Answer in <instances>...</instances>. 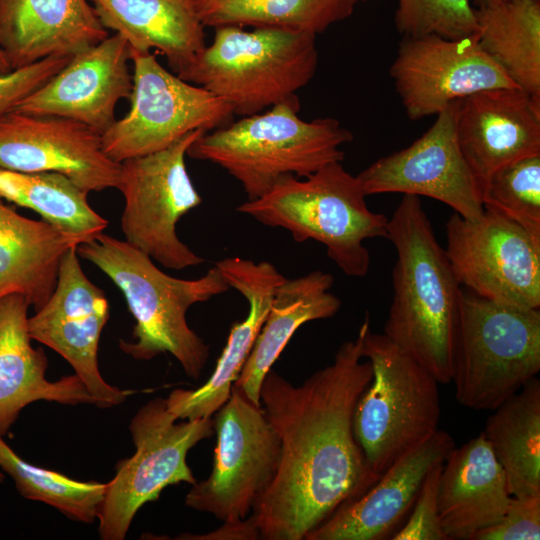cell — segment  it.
<instances>
[{"label":"cell","mask_w":540,"mask_h":540,"mask_svg":"<svg viewBox=\"0 0 540 540\" xmlns=\"http://www.w3.org/2000/svg\"><path fill=\"white\" fill-rule=\"evenodd\" d=\"M366 312L354 340L333 362L294 386L270 369L260 402L281 441L276 475L248 516L259 539L304 540L341 505L378 479L353 431L355 407L372 379L362 361Z\"/></svg>","instance_id":"obj_1"},{"label":"cell","mask_w":540,"mask_h":540,"mask_svg":"<svg viewBox=\"0 0 540 540\" xmlns=\"http://www.w3.org/2000/svg\"><path fill=\"white\" fill-rule=\"evenodd\" d=\"M387 231L397 258L383 334L440 384H449L462 286L418 196L402 197Z\"/></svg>","instance_id":"obj_2"},{"label":"cell","mask_w":540,"mask_h":540,"mask_svg":"<svg viewBox=\"0 0 540 540\" xmlns=\"http://www.w3.org/2000/svg\"><path fill=\"white\" fill-rule=\"evenodd\" d=\"M77 254L97 266L121 290L136 324L133 341L121 350L136 360L170 353L186 375L197 380L209 358V346L188 325L186 313L197 303L230 287L214 265L197 279L172 277L126 241L101 233L79 244Z\"/></svg>","instance_id":"obj_3"},{"label":"cell","mask_w":540,"mask_h":540,"mask_svg":"<svg viewBox=\"0 0 540 540\" xmlns=\"http://www.w3.org/2000/svg\"><path fill=\"white\" fill-rule=\"evenodd\" d=\"M299 110V99H293L241 117L204 132L187 155L225 169L248 200L263 196L286 176L303 178L342 162L341 146L352 141L351 131L331 117L305 121Z\"/></svg>","instance_id":"obj_4"},{"label":"cell","mask_w":540,"mask_h":540,"mask_svg":"<svg viewBox=\"0 0 540 540\" xmlns=\"http://www.w3.org/2000/svg\"><path fill=\"white\" fill-rule=\"evenodd\" d=\"M357 176L341 162L313 174L286 176L263 196L247 200L237 211L269 227L290 232L296 242L315 240L348 276L362 278L370 269L364 241L387 238L388 218L372 212Z\"/></svg>","instance_id":"obj_5"},{"label":"cell","mask_w":540,"mask_h":540,"mask_svg":"<svg viewBox=\"0 0 540 540\" xmlns=\"http://www.w3.org/2000/svg\"><path fill=\"white\" fill-rule=\"evenodd\" d=\"M316 35L273 28H215L212 42L178 76L227 102L240 117L298 99L314 77Z\"/></svg>","instance_id":"obj_6"},{"label":"cell","mask_w":540,"mask_h":540,"mask_svg":"<svg viewBox=\"0 0 540 540\" xmlns=\"http://www.w3.org/2000/svg\"><path fill=\"white\" fill-rule=\"evenodd\" d=\"M540 371V308L500 304L462 287L452 380L459 404L495 410Z\"/></svg>","instance_id":"obj_7"},{"label":"cell","mask_w":540,"mask_h":540,"mask_svg":"<svg viewBox=\"0 0 540 540\" xmlns=\"http://www.w3.org/2000/svg\"><path fill=\"white\" fill-rule=\"evenodd\" d=\"M362 354L372 366V379L357 401L353 431L370 469L380 477L439 429V382L385 334L372 332L370 319Z\"/></svg>","instance_id":"obj_8"},{"label":"cell","mask_w":540,"mask_h":540,"mask_svg":"<svg viewBox=\"0 0 540 540\" xmlns=\"http://www.w3.org/2000/svg\"><path fill=\"white\" fill-rule=\"evenodd\" d=\"M177 421L160 397L147 402L132 418L129 429L136 450L117 463L116 474L107 483L98 513L101 539L123 540L138 510L157 500L167 486L196 483L186 456L198 442L212 436L213 419Z\"/></svg>","instance_id":"obj_9"},{"label":"cell","mask_w":540,"mask_h":540,"mask_svg":"<svg viewBox=\"0 0 540 540\" xmlns=\"http://www.w3.org/2000/svg\"><path fill=\"white\" fill-rule=\"evenodd\" d=\"M217 441L209 477L191 485L186 506L223 523L247 518L271 485L280 461L281 441L262 405L235 385L215 412Z\"/></svg>","instance_id":"obj_10"},{"label":"cell","mask_w":540,"mask_h":540,"mask_svg":"<svg viewBox=\"0 0 540 540\" xmlns=\"http://www.w3.org/2000/svg\"><path fill=\"white\" fill-rule=\"evenodd\" d=\"M204 132L191 131L164 149L120 162L117 189L125 200L121 216L125 241L169 269L204 262L176 233L177 222L202 202L185 156Z\"/></svg>","instance_id":"obj_11"},{"label":"cell","mask_w":540,"mask_h":540,"mask_svg":"<svg viewBox=\"0 0 540 540\" xmlns=\"http://www.w3.org/2000/svg\"><path fill=\"white\" fill-rule=\"evenodd\" d=\"M130 109L101 135L112 160L164 149L194 130L205 132L232 122L231 106L205 88L165 69L150 52L131 51Z\"/></svg>","instance_id":"obj_12"},{"label":"cell","mask_w":540,"mask_h":540,"mask_svg":"<svg viewBox=\"0 0 540 540\" xmlns=\"http://www.w3.org/2000/svg\"><path fill=\"white\" fill-rule=\"evenodd\" d=\"M446 256L459 284L491 301L540 308V242L484 208L475 219L453 213L445 225Z\"/></svg>","instance_id":"obj_13"},{"label":"cell","mask_w":540,"mask_h":540,"mask_svg":"<svg viewBox=\"0 0 540 540\" xmlns=\"http://www.w3.org/2000/svg\"><path fill=\"white\" fill-rule=\"evenodd\" d=\"M456 101L408 147L373 162L357 176L366 196L382 193L425 196L467 219L483 210L481 187L458 143Z\"/></svg>","instance_id":"obj_14"},{"label":"cell","mask_w":540,"mask_h":540,"mask_svg":"<svg viewBox=\"0 0 540 540\" xmlns=\"http://www.w3.org/2000/svg\"><path fill=\"white\" fill-rule=\"evenodd\" d=\"M390 76L411 120L437 115L483 90L518 88L481 48L476 35L456 40L403 37Z\"/></svg>","instance_id":"obj_15"},{"label":"cell","mask_w":540,"mask_h":540,"mask_svg":"<svg viewBox=\"0 0 540 540\" xmlns=\"http://www.w3.org/2000/svg\"><path fill=\"white\" fill-rule=\"evenodd\" d=\"M76 249L64 255L48 301L28 317V332L32 340L53 349L73 367L96 406L110 408L125 401L130 391L108 384L99 371L97 353L109 303L84 274Z\"/></svg>","instance_id":"obj_16"},{"label":"cell","mask_w":540,"mask_h":540,"mask_svg":"<svg viewBox=\"0 0 540 540\" xmlns=\"http://www.w3.org/2000/svg\"><path fill=\"white\" fill-rule=\"evenodd\" d=\"M0 168L58 172L89 193L117 188L121 164L104 152L101 135L81 122L10 111L0 118Z\"/></svg>","instance_id":"obj_17"},{"label":"cell","mask_w":540,"mask_h":540,"mask_svg":"<svg viewBox=\"0 0 540 540\" xmlns=\"http://www.w3.org/2000/svg\"><path fill=\"white\" fill-rule=\"evenodd\" d=\"M129 60L127 41L117 33L108 36L72 56L56 75L12 111L69 118L103 135L116 121L118 101L131 96Z\"/></svg>","instance_id":"obj_18"},{"label":"cell","mask_w":540,"mask_h":540,"mask_svg":"<svg viewBox=\"0 0 540 540\" xmlns=\"http://www.w3.org/2000/svg\"><path fill=\"white\" fill-rule=\"evenodd\" d=\"M455 125L481 190L501 167L540 154V97L519 88L483 90L456 101Z\"/></svg>","instance_id":"obj_19"},{"label":"cell","mask_w":540,"mask_h":540,"mask_svg":"<svg viewBox=\"0 0 540 540\" xmlns=\"http://www.w3.org/2000/svg\"><path fill=\"white\" fill-rule=\"evenodd\" d=\"M229 287L249 304L247 317L232 325L226 345L209 379L197 389H175L165 399L177 420L213 417L228 400L268 315L278 287L286 279L270 262L225 258L215 263Z\"/></svg>","instance_id":"obj_20"},{"label":"cell","mask_w":540,"mask_h":540,"mask_svg":"<svg viewBox=\"0 0 540 540\" xmlns=\"http://www.w3.org/2000/svg\"><path fill=\"white\" fill-rule=\"evenodd\" d=\"M455 448L451 435L438 429L390 465L361 496L341 505L305 540H381L413 506L429 470Z\"/></svg>","instance_id":"obj_21"},{"label":"cell","mask_w":540,"mask_h":540,"mask_svg":"<svg viewBox=\"0 0 540 540\" xmlns=\"http://www.w3.org/2000/svg\"><path fill=\"white\" fill-rule=\"evenodd\" d=\"M108 36L86 0H0V49L11 70L74 56Z\"/></svg>","instance_id":"obj_22"},{"label":"cell","mask_w":540,"mask_h":540,"mask_svg":"<svg viewBox=\"0 0 540 540\" xmlns=\"http://www.w3.org/2000/svg\"><path fill=\"white\" fill-rule=\"evenodd\" d=\"M29 304L19 294L0 299V435L7 434L28 404L55 401L93 404L96 400L75 374L57 381L46 378L47 358L34 349L28 332Z\"/></svg>","instance_id":"obj_23"},{"label":"cell","mask_w":540,"mask_h":540,"mask_svg":"<svg viewBox=\"0 0 540 540\" xmlns=\"http://www.w3.org/2000/svg\"><path fill=\"white\" fill-rule=\"evenodd\" d=\"M511 497L505 472L483 432L455 447L443 463L438 490L448 540H472L497 523Z\"/></svg>","instance_id":"obj_24"},{"label":"cell","mask_w":540,"mask_h":540,"mask_svg":"<svg viewBox=\"0 0 540 540\" xmlns=\"http://www.w3.org/2000/svg\"><path fill=\"white\" fill-rule=\"evenodd\" d=\"M101 24L122 36L131 51L155 49L179 75L205 48L194 0H91Z\"/></svg>","instance_id":"obj_25"},{"label":"cell","mask_w":540,"mask_h":540,"mask_svg":"<svg viewBox=\"0 0 540 540\" xmlns=\"http://www.w3.org/2000/svg\"><path fill=\"white\" fill-rule=\"evenodd\" d=\"M334 278L321 270L285 279L278 287L268 315L233 385L261 405L260 388L267 372L303 324L333 317L341 300L330 289Z\"/></svg>","instance_id":"obj_26"},{"label":"cell","mask_w":540,"mask_h":540,"mask_svg":"<svg viewBox=\"0 0 540 540\" xmlns=\"http://www.w3.org/2000/svg\"><path fill=\"white\" fill-rule=\"evenodd\" d=\"M77 246L44 220L23 217L0 201V299L19 294L39 310L56 287L64 255Z\"/></svg>","instance_id":"obj_27"},{"label":"cell","mask_w":540,"mask_h":540,"mask_svg":"<svg viewBox=\"0 0 540 540\" xmlns=\"http://www.w3.org/2000/svg\"><path fill=\"white\" fill-rule=\"evenodd\" d=\"M488 417L483 434L512 496L540 495V381L529 380Z\"/></svg>","instance_id":"obj_28"},{"label":"cell","mask_w":540,"mask_h":540,"mask_svg":"<svg viewBox=\"0 0 540 540\" xmlns=\"http://www.w3.org/2000/svg\"><path fill=\"white\" fill-rule=\"evenodd\" d=\"M481 48L521 90L540 97V0L475 8Z\"/></svg>","instance_id":"obj_29"},{"label":"cell","mask_w":540,"mask_h":540,"mask_svg":"<svg viewBox=\"0 0 540 540\" xmlns=\"http://www.w3.org/2000/svg\"><path fill=\"white\" fill-rule=\"evenodd\" d=\"M88 192L58 172H18L0 168V198L38 213L78 245L99 236L108 221L87 201Z\"/></svg>","instance_id":"obj_30"},{"label":"cell","mask_w":540,"mask_h":540,"mask_svg":"<svg viewBox=\"0 0 540 540\" xmlns=\"http://www.w3.org/2000/svg\"><path fill=\"white\" fill-rule=\"evenodd\" d=\"M358 0H194L204 27L251 26L317 35L351 16Z\"/></svg>","instance_id":"obj_31"},{"label":"cell","mask_w":540,"mask_h":540,"mask_svg":"<svg viewBox=\"0 0 540 540\" xmlns=\"http://www.w3.org/2000/svg\"><path fill=\"white\" fill-rule=\"evenodd\" d=\"M0 468L27 499L44 502L67 517L91 523L98 518L107 483L82 482L34 466L17 455L0 435Z\"/></svg>","instance_id":"obj_32"},{"label":"cell","mask_w":540,"mask_h":540,"mask_svg":"<svg viewBox=\"0 0 540 540\" xmlns=\"http://www.w3.org/2000/svg\"><path fill=\"white\" fill-rule=\"evenodd\" d=\"M482 203L540 242V154L518 159L494 172L482 190Z\"/></svg>","instance_id":"obj_33"},{"label":"cell","mask_w":540,"mask_h":540,"mask_svg":"<svg viewBox=\"0 0 540 540\" xmlns=\"http://www.w3.org/2000/svg\"><path fill=\"white\" fill-rule=\"evenodd\" d=\"M395 25L403 37L435 35L462 39L476 35L471 0H397Z\"/></svg>","instance_id":"obj_34"},{"label":"cell","mask_w":540,"mask_h":540,"mask_svg":"<svg viewBox=\"0 0 540 540\" xmlns=\"http://www.w3.org/2000/svg\"><path fill=\"white\" fill-rule=\"evenodd\" d=\"M444 461L437 462L427 473L413 510L393 540H448L439 515L438 490Z\"/></svg>","instance_id":"obj_35"},{"label":"cell","mask_w":540,"mask_h":540,"mask_svg":"<svg viewBox=\"0 0 540 540\" xmlns=\"http://www.w3.org/2000/svg\"><path fill=\"white\" fill-rule=\"evenodd\" d=\"M540 495L512 496L503 517L472 540H539Z\"/></svg>","instance_id":"obj_36"},{"label":"cell","mask_w":540,"mask_h":540,"mask_svg":"<svg viewBox=\"0 0 540 540\" xmlns=\"http://www.w3.org/2000/svg\"><path fill=\"white\" fill-rule=\"evenodd\" d=\"M72 56H51L0 74V118L56 75Z\"/></svg>","instance_id":"obj_37"},{"label":"cell","mask_w":540,"mask_h":540,"mask_svg":"<svg viewBox=\"0 0 540 540\" xmlns=\"http://www.w3.org/2000/svg\"><path fill=\"white\" fill-rule=\"evenodd\" d=\"M9 71H11V69L9 67V64H8L2 50L0 49V74L7 73Z\"/></svg>","instance_id":"obj_38"},{"label":"cell","mask_w":540,"mask_h":540,"mask_svg":"<svg viewBox=\"0 0 540 540\" xmlns=\"http://www.w3.org/2000/svg\"><path fill=\"white\" fill-rule=\"evenodd\" d=\"M503 0H473V4L476 6V8L488 6L497 2H500Z\"/></svg>","instance_id":"obj_39"},{"label":"cell","mask_w":540,"mask_h":540,"mask_svg":"<svg viewBox=\"0 0 540 540\" xmlns=\"http://www.w3.org/2000/svg\"><path fill=\"white\" fill-rule=\"evenodd\" d=\"M3 479H4V475H3V473L0 471V482H2Z\"/></svg>","instance_id":"obj_40"}]
</instances>
